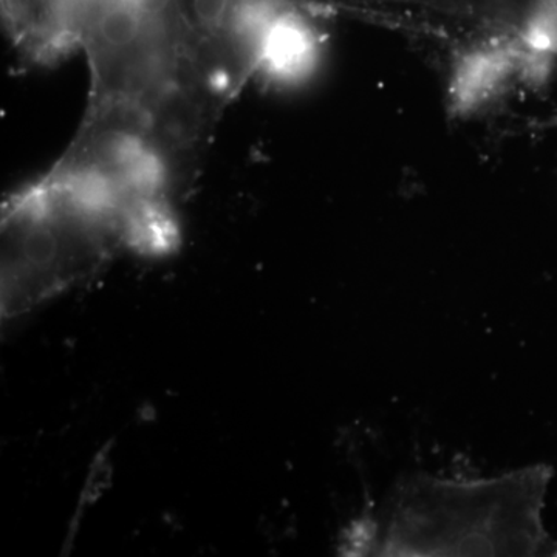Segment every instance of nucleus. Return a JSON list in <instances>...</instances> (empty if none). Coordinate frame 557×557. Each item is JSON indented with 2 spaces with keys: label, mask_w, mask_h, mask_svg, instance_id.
Returning <instances> with one entry per match:
<instances>
[{
  "label": "nucleus",
  "mask_w": 557,
  "mask_h": 557,
  "mask_svg": "<svg viewBox=\"0 0 557 557\" xmlns=\"http://www.w3.org/2000/svg\"><path fill=\"white\" fill-rule=\"evenodd\" d=\"M552 468L494 479L413 478L397 487L384 523L348 528V556H557L542 523Z\"/></svg>",
  "instance_id": "1"
},
{
  "label": "nucleus",
  "mask_w": 557,
  "mask_h": 557,
  "mask_svg": "<svg viewBox=\"0 0 557 557\" xmlns=\"http://www.w3.org/2000/svg\"><path fill=\"white\" fill-rule=\"evenodd\" d=\"M3 319L22 317L98 273L134 226L119 209L46 175L2 205Z\"/></svg>",
  "instance_id": "2"
},
{
  "label": "nucleus",
  "mask_w": 557,
  "mask_h": 557,
  "mask_svg": "<svg viewBox=\"0 0 557 557\" xmlns=\"http://www.w3.org/2000/svg\"><path fill=\"white\" fill-rule=\"evenodd\" d=\"M317 58L318 40L309 25L278 10L263 35L258 73L274 83H296L314 69Z\"/></svg>",
  "instance_id": "3"
}]
</instances>
